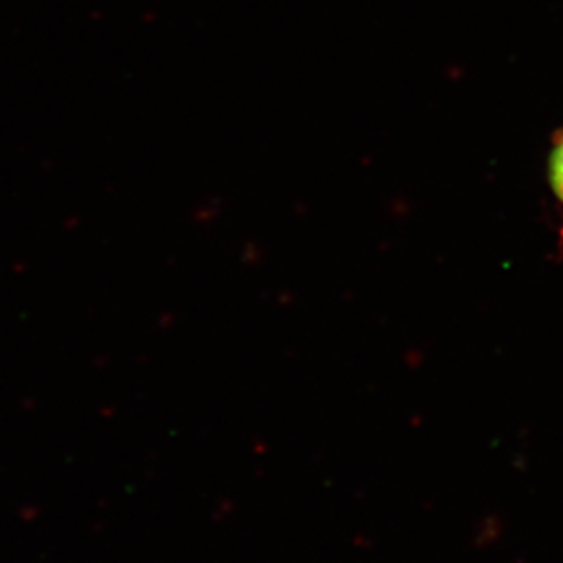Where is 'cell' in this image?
<instances>
[{
  "label": "cell",
  "instance_id": "obj_1",
  "mask_svg": "<svg viewBox=\"0 0 563 563\" xmlns=\"http://www.w3.org/2000/svg\"><path fill=\"white\" fill-rule=\"evenodd\" d=\"M548 179L553 195L563 206V131L554 136L548 156Z\"/></svg>",
  "mask_w": 563,
  "mask_h": 563
}]
</instances>
